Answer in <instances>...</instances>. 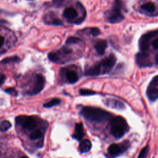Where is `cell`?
Instances as JSON below:
<instances>
[{"mask_svg": "<svg viewBox=\"0 0 158 158\" xmlns=\"http://www.w3.org/2000/svg\"><path fill=\"white\" fill-rule=\"evenodd\" d=\"M122 3L120 0H115L112 9L105 13V20L110 23H116L122 22L124 16L122 13Z\"/></svg>", "mask_w": 158, "mask_h": 158, "instance_id": "cell-2", "label": "cell"}, {"mask_svg": "<svg viewBox=\"0 0 158 158\" xmlns=\"http://www.w3.org/2000/svg\"><path fill=\"white\" fill-rule=\"evenodd\" d=\"M66 77L68 81L70 83H75L78 80L77 74L73 70H69L66 73Z\"/></svg>", "mask_w": 158, "mask_h": 158, "instance_id": "cell-17", "label": "cell"}, {"mask_svg": "<svg viewBox=\"0 0 158 158\" xmlns=\"http://www.w3.org/2000/svg\"><path fill=\"white\" fill-rule=\"evenodd\" d=\"M136 62L140 67H151L152 62L149 59V55L146 52H141L136 55Z\"/></svg>", "mask_w": 158, "mask_h": 158, "instance_id": "cell-8", "label": "cell"}, {"mask_svg": "<svg viewBox=\"0 0 158 158\" xmlns=\"http://www.w3.org/2000/svg\"><path fill=\"white\" fill-rule=\"evenodd\" d=\"M52 24L54 25L59 26V25H62L63 24V23H62V22L60 19H54V20L52 21Z\"/></svg>", "mask_w": 158, "mask_h": 158, "instance_id": "cell-29", "label": "cell"}, {"mask_svg": "<svg viewBox=\"0 0 158 158\" xmlns=\"http://www.w3.org/2000/svg\"><path fill=\"white\" fill-rule=\"evenodd\" d=\"M152 45L154 49H158V38H156L152 41Z\"/></svg>", "mask_w": 158, "mask_h": 158, "instance_id": "cell-32", "label": "cell"}, {"mask_svg": "<svg viewBox=\"0 0 158 158\" xmlns=\"http://www.w3.org/2000/svg\"><path fill=\"white\" fill-rule=\"evenodd\" d=\"M148 152H149V146H146L144 147L142 149V150L140 151L138 155V158H146Z\"/></svg>", "mask_w": 158, "mask_h": 158, "instance_id": "cell-25", "label": "cell"}, {"mask_svg": "<svg viewBox=\"0 0 158 158\" xmlns=\"http://www.w3.org/2000/svg\"><path fill=\"white\" fill-rule=\"evenodd\" d=\"M157 33V31H150L141 36L139 41V47L141 52H146L148 50L150 40Z\"/></svg>", "mask_w": 158, "mask_h": 158, "instance_id": "cell-6", "label": "cell"}, {"mask_svg": "<svg viewBox=\"0 0 158 158\" xmlns=\"http://www.w3.org/2000/svg\"><path fill=\"white\" fill-rule=\"evenodd\" d=\"M78 15L77 11L75 9L73 8V7H68L66 8L63 12V15L69 19H73L75 17H76Z\"/></svg>", "mask_w": 158, "mask_h": 158, "instance_id": "cell-16", "label": "cell"}, {"mask_svg": "<svg viewBox=\"0 0 158 158\" xmlns=\"http://www.w3.org/2000/svg\"><path fill=\"white\" fill-rule=\"evenodd\" d=\"M36 122L33 117H25L22 122V127L24 129L33 130L36 127Z\"/></svg>", "mask_w": 158, "mask_h": 158, "instance_id": "cell-10", "label": "cell"}, {"mask_svg": "<svg viewBox=\"0 0 158 158\" xmlns=\"http://www.w3.org/2000/svg\"><path fill=\"white\" fill-rule=\"evenodd\" d=\"M81 114L86 119L98 123L108 120L112 116L109 112L103 109L89 106L83 107Z\"/></svg>", "mask_w": 158, "mask_h": 158, "instance_id": "cell-1", "label": "cell"}, {"mask_svg": "<svg viewBox=\"0 0 158 158\" xmlns=\"http://www.w3.org/2000/svg\"><path fill=\"white\" fill-rule=\"evenodd\" d=\"M101 67L99 64L92 65L85 69V75L86 76H97L101 73Z\"/></svg>", "mask_w": 158, "mask_h": 158, "instance_id": "cell-11", "label": "cell"}, {"mask_svg": "<svg viewBox=\"0 0 158 158\" xmlns=\"http://www.w3.org/2000/svg\"><path fill=\"white\" fill-rule=\"evenodd\" d=\"M81 40L79 38L74 37V36H70L67 38L66 40V44H77L80 42H81Z\"/></svg>", "mask_w": 158, "mask_h": 158, "instance_id": "cell-23", "label": "cell"}, {"mask_svg": "<svg viewBox=\"0 0 158 158\" xmlns=\"http://www.w3.org/2000/svg\"><path fill=\"white\" fill-rule=\"evenodd\" d=\"M91 146V143L89 139H84L80 143L79 149L81 152L85 153L90 151Z\"/></svg>", "mask_w": 158, "mask_h": 158, "instance_id": "cell-15", "label": "cell"}, {"mask_svg": "<svg viewBox=\"0 0 158 158\" xmlns=\"http://www.w3.org/2000/svg\"><path fill=\"white\" fill-rule=\"evenodd\" d=\"M75 133H74V135L72 136L75 139H77L78 141H80L83 138L84 135H85L83 123H76L75 127Z\"/></svg>", "mask_w": 158, "mask_h": 158, "instance_id": "cell-12", "label": "cell"}, {"mask_svg": "<svg viewBox=\"0 0 158 158\" xmlns=\"http://www.w3.org/2000/svg\"><path fill=\"white\" fill-rule=\"evenodd\" d=\"M94 47L99 55H102L107 47V41L104 40H99L96 42Z\"/></svg>", "mask_w": 158, "mask_h": 158, "instance_id": "cell-13", "label": "cell"}, {"mask_svg": "<svg viewBox=\"0 0 158 158\" xmlns=\"http://www.w3.org/2000/svg\"><path fill=\"white\" fill-rule=\"evenodd\" d=\"M20 158H28V157H27V156H22V157H21Z\"/></svg>", "mask_w": 158, "mask_h": 158, "instance_id": "cell-35", "label": "cell"}, {"mask_svg": "<svg viewBox=\"0 0 158 158\" xmlns=\"http://www.w3.org/2000/svg\"><path fill=\"white\" fill-rule=\"evenodd\" d=\"M62 51L63 52V53H64L65 54H69L72 52V49H70L67 47H63L62 48Z\"/></svg>", "mask_w": 158, "mask_h": 158, "instance_id": "cell-30", "label": "cell"}, {"mask_svg": "<svg viewBox=\"0 0 158 158\" xmlns=\"http://www.w3.org/2000/svg\"><path fill=\"white\" fill-rule=\"evenodd\" d=\"M45 84V80L43 76L41 74H37L36 75L35 82L33 86V88L29 93L30 95H35L41 92L44 88Z\"/></svg>", "mask_w": 158, "mask_h": 158, "instance_id": "cell-7", "label": "cell"}, {"mask_svg": "<svg viewBox=\"0 0 158 158\" xmlns=\"http://www.w3.org/2000/svg\"><path fill=\"white\" fill-rule=\"evenodd\" d=\"M4 42V38L2 36H0V47H1L3 45Z\"/></svg>", "mask_w": 158, "mask_h": 158, "instance_id": "cell-34", "label": "cell"}, {"mask_svg": "<svg viewBox=\"0 0 158 158\" xmlns=\"http://www.w3.org/2000/svg\"><path fill=\"white\" fill-rule=\"evenodd\" d=\"M11 127L12 124L9 120H5L0 122V131L2 132L7 131Z\"/></svg>", "mask_w": 158, "mask_h": 158, "instance_id": "cell-18", "label": "cell"}, {"mask_svg": "<svg viewBox=\"0 0 158 158\" xmlns=\"http://www.w3.org/2000/svg\"><path fill=\"white\" fill-rule=\"evenodd\" d=\"M89 33L94 36H96L100 34L99 29L96 27H91V28H89Z\"/></svg>", "mask_w": 158, "mask_h": 158, "instance_id": "cell-28", "label": "cell"}, {"mask_svg": "<svg viewBox=\"0 0 158 158\" xmlns=\"http://www.w3.org/2000/svg\"><path fill=\"white\" fill-rule=\"evenodd\" d=\"M127 144V143L122 144V145L115 144V143L112 144L108 148V149H107L108 153L113 157L118 156V154H121L122 152H123L124 151L126 150V149L127 148L126 146Z\"/></svg>", "mask_w": 158, "mask_h": 158, "instance_id": "cell-9", "label": "cell"}, {"mask_svg": "<svg viewBox=\"0 0 158 158\" xmlns=\"http://www.w3.org/2000/svg\"><path fill=\"white\" fill-rule=\"evenodd\" d=\"M146 94L151 101L158 99V75L155 76L150 81L147 88Z\"/></svg>", "mask_w": 158, "mask_h": 158, "instance_id": "cell-4", "label": "cell"}, {"mask_svg": "<svg viewBox=\"0 0 158 158\" xmlns=\"http://www.w3.org/2000/svg\"><path fill=\"white\" fill-rule=\"evenodd\" d=\"M128 129L126 120L120 116H117L111 120L110 132L115 138H122Z\"/></svg>", "mask_w": 158, "mask_h": 158, "instance_id": "cell-3", "label": "cell"}, {"mask_svg": "<svg viewBox=\"0 0 158 158\" xmlns=\"http://www.w3.org/2000/svg\"><path fill=\"white\" fill-rule=\"evenodd\" d=\"M105 104L109 107L115 108V109H123L124 108V105L122 102L112 99H107L105 101Z\"/></svg>", "mask_w": 158, "mask_h": 158, "instance_id": "cell-14", "label": "cell"}, {"mask_svg": "<svg viewBox=\"0 0 158 158\" xmlns=\"http://www.w3.org/2000/svg\"><path fill=\"white\" fill-rule=\"evenodd\" d=\"M4 91L7 94L14 96H17L18 95V92L14 88H7L4 90Z\"/></svg>", "mask_w": 158, "mask_h": 158, "instance_id": "cell-27", "label": "cell"}, {"mask_svg": "<svg viewBox=\"0 0 158 158\" xmlns=\"http://www.w3.org/2000/svg\"><path fill=\"white\" fill-rule=\"evenodd\" d=\"M116 62V58L114 54H110L108 57L103 59L99 63L101 69H103L102 73L109 72L114 66Z\"/></svg>", "mask_w": 158, "mask_h": 158, "instance_id": "cell-5", "label": "cell"}, {"mask_svg": "<svg viewBox=\"0 0 158 158\" xmlns=\"http://www.w3.org/2000/svg\"><path fill=\"white\" fill-rule=\"evenodd\" d=\"M63 1L64 0H54V4L56 6H60L62 4Z\"/></svg>", "mask_w": 158, "mask_h": 158, "instance_id": "cell-33", "label": "cell"}, {"mask_svg": "<svg viewBox=\"0 0 158 158\" xmlns=\"http://www.w3.org/2000/svg\"><path fill=\"white\" fill-rule=\"evenodd\" d=\"M19 60L20 59L17 56H12V57H9L4 59L3 60H2L1 61L0 63L2 64H7L12 63V62H18V61H19Z\"/></svg>", "mask_w": 158, "mask_h": 158, "instance_id": "cell-21", "label": "cell"}, {"mask_svg": "<svg viewBox=\"0 0 158 158\" xmlns=\"http://www.w3.org/2000/svg\"><path fill=\"white\" fill-rule=\"evenodd\" d=\"M79 93L81 95L83 96H90V95H94L96 94V92L88 89H81L79 91Z\"/></svg>", "mask_w": 158, "mask_h": 158, "instance_id": "cell-24", "label": "cell"}, {"mask_svg": "<svg viewBox=\"0 0 158 158\" xmlns=\"http://www.w3.org/2000/svg\"><path fill=\"white\" fill-rule=\"evenodd\" d=\"M60 102H61V101L59 98H54V99H52L51 101H50L49 102H48L44 104L43 107H44L46 108H50L53 106L59 105L60 103Z\"/></svg>", "mask_w": 158, "mask_h": 158, "instance_id": "cell-20", "label": "cell"}, {"mask_svg": "<svg viewBox=\"0 0 158 158\" xmlns=\"http://www.w3.org/2000/svg\"><path fill=\"white\" fill-rule=\"evenodd\" d=\"M141 7L142 9L149 12H152L155 10V6L153 3L151 2H148L146 3H144L141 6Z\"/></svg>", "mask_w": 158, "mask_h": 158, "instance_id": "cell-19", "label": "cell"}, {"mask_svg": "<svg viewBox=\"0 0 158 158\" xmlns=\"http://www.w3.org/2000/svg\"><path fill=\"white\" fill-rule=\"evenodd\" d=\"M48 58L50 60L54 62H57L59 60L58 55L56 52H51L49 54H48Z\"/></svg>", "mask_w": 158, "mask_h": 158, "instance_id": "cell-26", "label": "cell"}, {"mask_svg": "<svg viewBox=\"0 0 158 158\" xmlns=\"http://www.w3.org/2000/svg\"><path fill=\"white\" fill-rule=\"evenodd\" d=\"M6 79V75L4 74H0V86H1Z\"/></svg>", "mask_w": 158, "mask_h": 158, "instance_id": "cell-31", "label": "cell"}, {"mask_svg": "<svg viewBox=\"0 0 158 158\" xmlns=\"http://www.w3.org/2000/svg\"><path fill=\"white\" fill-rule=\"evenodd\" d=\"M41 136H43V133L40 130H35L30 134V138L31 140H35L41 138Z\"/></svg>", "mask_w": 158, "mask_h": 158, "instance_id": "cell-22", "label": "cell"}]
</instances>
